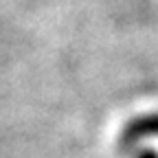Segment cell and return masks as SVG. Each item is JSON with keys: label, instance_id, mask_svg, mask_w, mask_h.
<instances>
[{"label": "cell", "instance_id": "cell-2", "mask_svg": "<svg viewBox=\"0 0 158 158\" xmlns=\"http://www.w3.org/2000/svg\"><path fill=\"white\" fill-rule=\"evenodd\" d=\"M136 158H158V154L154 149H141V152H136Z\"/></svg>", "mask_w": 158, "mask_h": 158}, {"label": "cell", "instance_id": "cell-1", "mask_svg": "<svg viewBox=\"0 0 158 158\" xmlns=\"http://www.w3.org/2000/svg\"><path fill=\"white\" fill-rule=\"evenodd\" d=\"M158 134V114H143L136 116L123 127L121 138H118V145L121 149H130L134 143H138L145 136H156Z\"/></svg>", "mask_w": 158, "mask_h": 158}]
</instances>
